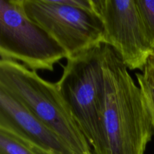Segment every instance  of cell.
<instances>
[{"mask_svg":"<svg viewBox=\"0 0 154 154\" xmlns=\"http://www.w3.org/2000/svg\"><path fill=\"white\" fill-rule=\"evenodd\" d=\"M102 51L108 154H144L154 132L142 92L115 51Z\"/></svg>","mask_w":154,"mask_h":154,"instance_id":"6da1fadb","label":"cell"},{"mask_svg":"<svg viewBox=\"0 0 154 154\" xmlns=\"http://www.w3.org/2000/svg\"><path fill=\"white\" fill-rule=\"evenodd\" d=\"M0 90L56 132L75 154H93L57 83L43 79L18 62L0 60Z\"/></svg>","mask_w":154,"mask_h":154,"instance_id":"7a4b0ae2","label":"cell"},{"mask_svg":"<svg viewBox=\"0 0 154 154\" xmlns=\"http://www.w3.org/2000/svg\"><path fill=\"white\" fill-rule=\"evenodd\" d=\"M102 45L68 58L57 82L93 154H108Z\"/></svg>","mask_w":154,"mask_h":154,"instance_id":"3957f363","label":"cell"},{"mask_svg":"<svg viewBox=\"0 0 154 154\" xmlns=\"http://www.w3.org/2000/svg\"><path fill=\"white\" fill-rule=\"evenodd\" d=\"M30 20L48 33L67 59L104 45V25L93 0H21Z\"/></svg>","mask_w":154,"mask_h":154,"instance_id":"277c9868","label":"cell"},{"mask_svg":"<svg viewBox=\"0 0 154 154\" xmlns=\"http://www.w3.org/2000/svg\"><path fill=\"white\" fill-rule=\"evenodd\" d=\"M0 56L34 72H53L67 59L64 49L27 17L21 0H0Z\"/></svg>","mask_w":154,"mask_h":154,"instance_id":"5b68a950","label":"cell"},{"mask_svg":"<svg viewBox=\"0 0 154 154\" xmlns=\"http://www.w3.org/2000/svg\"><path fill=\"white\" fill-rule=\"evenodd\" d=\"M104 25V44L129 70H144L154 51L146 40L135 0H93Z\"/></svg>","mask_w":154,"mask_h":154,"instance_id":"8992f818","label":"cell"},{"mask_svg":"<svg viewBox=\"0 0 154 154\" xmlns=\"http://www.w3.org/2000/svg\"><path fill=\"white\" fill-rule=\"evenodd\" d=\"M0 129L17 135L45 154H75L63 138L2 90Z\"/></svg>","mask_w":154,"mask_h":154,"instance_id":"52a82bcc","label":"cell"},{"mask_svg":"<svg viewBox=\"0 0 154 154\" xmlns=\"http://www.w3.org/2000/svg\"><path fill=\"white\" fill-rule=\"evenodd\" d=\"M0 154H45L17 135L0 129Z\"/></svg>","mask_w":154,"mask_h":154,"instance_id":"ba28073f","label":"cell"},{"mask_svg":"<svg viewBox=\"0 0 154 154\" xmlns=\"http://www.w3.org/2000/svg\"><path fill=\"white\" fill-rule=\"evenodd\" d=\"M146 40L154 51V0H135Z\"/></svg>","mask_w":154,"mask_h":154,"instance_id":"9c48e42d","label":"cell"},{"mask_svg":"<svg viewBox=\"0 0 154 154\" xmlns=\"http://www.w3.org/2000/svg\"><path fill=\"white\" fill-rule=\"evenodd\" d=\"M144 68H147L154 76V53L150 56L148 61H147V65H146Z\"/></svg>","mask_w":154,"mask_h":154,"instance_id":"30bf717a","label":"cell"}]
</instances>
